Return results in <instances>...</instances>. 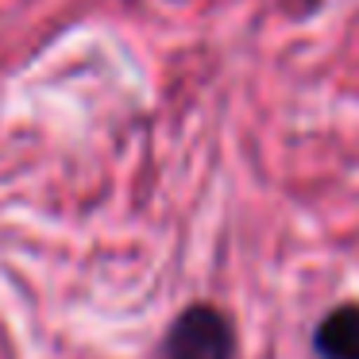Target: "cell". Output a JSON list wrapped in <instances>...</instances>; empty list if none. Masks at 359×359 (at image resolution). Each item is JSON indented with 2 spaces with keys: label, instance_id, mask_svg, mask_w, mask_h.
<instances>
[{
  "label": "cell",
  "instance_id": "1",
  "mask_svg": "<svg viewBox=\"0 0 359 359\" xmlns=\"http://www.w3.org/2000/svg\"><path fill=\"white\" fill-rule=\"evenodd\" d=\"M236 328L217 305H189L170 325L158 359H232Z\"/></svg>",
  "mask_w": 359,
  "mask_h": 359
},
{
  "label": "cell",
  "instance_id": "2",
  "mask_svg": "<svg viewBox=\"0 0 359 359\" xmlns=\"http://www.w3.org/2000/svg\"><path fill=\"white\" fill-rule=\"evenodd\" d=\"M320 359H359V305H336L313 332Z\"/></svg>",
  "mask_w": 359,
  "mask_h": 359
}]
</instances>
